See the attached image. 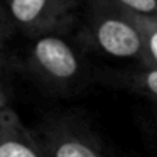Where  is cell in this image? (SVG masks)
Listing matches in <instances>:
<instances>
[{
  "instance_id": "obj_1",
  "label": "cell",
  "mask_w": 157,
  "mask_h": 157,
  "mask_svg": "<svg viewBox=\"0 0 157 157\" xmlns=\"http://www.w3.org/2000/svg\"><path fill=\"white\" fill-rule=\"evenodd\" d=\"M88 36L95 48L106 56L145 61V41L142 32L118 9L93 4Z\"/></svg>"
},
{
  "instance_id": "obj_2",
  "label": "cell",
  "mask_w": 157,
  "mask_h": 157,
  "mask_svg": "<svg viewBox=\"0 0 157 157\" xmlns=\"http://www.w3.org/2000/svg\"><path fill=\"white\" fill-rule=\"evenodd\" d=\"M29 63L36 75L51 85H69L79 75V59L73 46L56 34L36 37L29 49Z\"/></svg>"
},
{
  "instance_id": "obj_3",
  "label": "cell",
  "mask_w": 157,
  "mask_h": 157,
  "mask_svg": "<svg viewBox=\"0 0 157 157\" xmlns=\"http://www.w3.org/2000/svg\"><path fill=\"white\" fill-rule=\"evenodd\" d=\"M78 5V0H7V12L14 27L27 32L51 31Z\"/></svg>"
},
{
  "instance_id": "obj_4",
  "label": "cell",
  "mask_w": 157,
  "mask_h": 157,
  "mask_svg": "<svg viewBox=\"0 0 157 157\" xmlns=\"http://www.w3.org/2000/svg\"><path fill=\"white\" fill-rule=\"evenodd\" d=\"M39 144L46 157H105L96 139L85 128L61 122L49 127Z\"/></svg>"
},
{
  "instance_id": "obj_5",
  "label": "cell",
  "mask_w": 157,
  "mask_h": 157,
  "mask_svg": "<svg viewBox=\"0 0 157 157\" xmlns=\"http://www.w3.org/2000/svg\"><path fill=\"white\" fill-rule=\"evenodd\" d=\"M0 157H46L39 140L9 106L0 112Z\"/></svg>"
},
{
  "instance_id": "obj_6",
  "label": "cell",
  "mask_w": 157,
  "mask_h": 157,
  "mask_svg": "<svg viewBox=\"0 0 157 157\" xmlns=\"http://www.w3.org/2000/svg\"><path fill=\"white\" fill-rule=\"evenodd\" d=\"M122 12L137 25V29L144 36V41H145V61H144V64H145V68H152V66L157 68V22L152 19V15H139L127 10Z\"/></svg>"
},
{
  "instance_id": "obj_7",
  "label": "cell",
  "mask_w": 157,
  "mask_h": 157,
  "mask_svg": "<svg viewBox=\"0 0 157 157\" xmlns=\"http://www.w3.org/2000/svg\"><path fill=\"white\" fill-rule=\"evenodd\" d=\"M93 4H101L112 9H120L139 15H155L157 0H93Z\"/></svg>"
},
{
  "instance_id": "obj_8",
  "label": "cell",
  "mask_w": 157,
  "mask_h": 157,
  "mask_svg": "<svg viewBox=\"0 0 157 157\" xmlns=\"http://www.w3.org/2000/svg\"><path fill=\"white\" fill-rule=\"evenodd\" d=\"M130 86L157 100V68H145L130 76Z\"/></svg>"
},
{
  "instance_id": "obj_9",
  "label": "cell",
  "mask_w": 157,
  "mask_h": 157,
  "mask_svg": "<svg viewBox=\"0 0 157 157\" xmlns=\"http://www.w3.org/2000/svg\"><path fill=\"white\" fill-rule=\"evenodd\" d=\"M12 29H14V24H12L10 17H9L7 7L2 5V2H0V49L4 48L5 41L10 37Z\"/></svg>"
},
{
  "instance_id": "obj_10",
  "label": "cell",
  "mask_w": 157,
  "mask_h": 157,
  "mask_svg": "<svg viewBox=\"0 0 157 157\" xmlns=\"http://www.w3.org/2000/svg\"><path fill=\"white\" fill-rule=\"evenodd\" d=\"M7 108V95H5V90H4V85L0 81V112Z\"/></svg>"
},
{
  "instance_id": "obj_11",
  "label": "cell",
  "mask_w": 157,
  "mask_h": 157,
  "mask_svg": "<svg viewBox=\"0 0 157 157\" xmlns=\"http://www.w3.org/2000/svg\"><path fill=\"white\" fill-rule=\"evenodd\" d=\"M152 19H154V21H155V22H157V14H155V15H152Z\"/></svg>"
}]
</instances>
